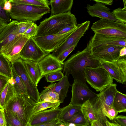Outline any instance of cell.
<instances>
[{
  "label": "cell",
  "mask_w": 126,
  "mask_h": 126,
  "mask_svg": "<svg viewBox=\"0 0 126 126\" xmlns=\"http://www.w3.org/2000/svg\"><path fill=\"white\" fill-rule=\"evenodd\" d=\"M4 0H0V18L6 21L7 23L12 21L9 14L3 8Z\"/></svg>",
  "instance_id": "obj_39"
},
{
  "label": "cell",
  "mask_w": 126,
  "mask_h": 126,
  "mask_svg": "<svg viewBox=\"0 0 126 126\" xmlns=\"http://www.w3.org/2000/svg\"><path fill=\"white\" fill-rule=\"evenodd\" d=\"M6 125V122L4 110L0 108V126H5Z\"/></svg>",
  "instance_id": "obj_46"
},
{
  "label": "cell",
  "mask_w": 126,
  "mask_h": 126,
  "mask_svg": "<svg viewBox=\"0 0 126 126\" xmlns=\"http://www.w3.org/2000/svg\"><path fill=\"white\" fill-rule=\"evenodd\" d=\"M90 22L87 21L77 24L76 28L63 43L52 52V55L57 58L65 50L75 45H77L80 39L88 30Z\"/></svg>",
  "instance_id": "obj_9"
},
{
  "label": "cell",
  "mask_w": 126,
  "mask_h": 126,
  "mask_svg": "<svg viewBox=\"0 0 126 126\" xmlns=\"http://www.w3.org/2000/svg\"><path fill=\"white\" fill-rule=\"evenodd\" d=\"M71 86L72 95L69 104L70 105L81 106L87 101L89 100L93 102L98 97V94L93 92L86 84L74 80Z\"/></svg>",
  "instance_id": "obj_7"
},
{
  "label": "cell",
  "mask_w": 126,
  "mask_h": 126,
  "mask_svg": "<svg viewBox=\"0 0 126 126\" xmlns=\"http://www.w3.org/2000/svg\"><path fill=\"white\" fill-rule=\"evenodd\" d=\"M61 103V102L59 100L56 102H49L41 101L37 103L36 105L33 109L32 115L40 111L47 109L58 108L59 107V106Z\"/></svg>",
  "instance_id": "obj_31"
},
{
  "label": "cell",
  "mask_w": 126,
  "mask_h": 126,
  "mask_svg": "<svg viewBox=\"0 0 126 126\" xmlns=\"http://www.w3.org/2000/svg\"><path fill=\"white\" fill-rule=\"evenodd\" d=\"M34 23L32 21L27 20L18 21L17 26L20 34H23L29 27Z\"/></svg>",
  "instance_id": "obj_38"
},
{
  "label": "cell",
  "mask_w": 126,
  "mask_h": 126,
  "mask_svg": "<svg viewBox=\"0 0 126 126\" xmlns=\"http://www.w3.org/2000/svg\"><path fill=\"white\" fill-rule=\"evenodd\" d=\"M90 126H104V125L101 120L97 119L90 124Z\"/></svg>",
  "instance_id": "obj_49"
},
{
  "label": "cell",
  "mask_w": 126,
  "mask_h": 126,
  "mask_svg": "<svg viewBox=\"0 0 126 126\" xmlns=\"http://www.w3.org/2000/svg\"><path fill=\"white\" fill-rule=\"evenodd\" d=\"M42 75H44L58 70H63V63H61L51 54H47L38 62Z\"/></svg>",
  "instance_id": "obj_20"
},
{
  "label": "cell",
  "mask_w": 126,
  "mask_h": 126,
  "mask_svg": "<svg viewBox=\"0 0 126 126\" xmlns=\"http://www.w3.org/2000/svg\"><path fill=\"white\" fill-rule=\"evenodd\" d=\"M59 118L51 121L44 123L34 126H59L62 123ZM26 126H29L27 124Z\"/></svg>",
  "instance_id": "obj_43"
},
{
  "label": "cell",
  "mask_w": 126,
  "mask_h": 126,
  "mask_svg": "<svg viewBox=\"0 0 126 126\" xmlns=\"http://www.w3.org/2000/svg\"><path fill=\"white\" fill-rule=\"evenodd\" d=\"M111 126H118L114 123H111Z\"/></svg>",
  "instance_id": "obj_54"
},
{
  "label": "cell",
  "mask_w": 126,
  "mask_h": 126,
  "mask_svg": "<svg viewBox=\"0 0 126 126\" xmlns=\"http://www.w3.org/2000/svg\"><path fill=\"white\" fill-rule=\"evenodd\" d=\"M11 74V63L0 53V74L10 78Z\"/></svg>",
  "instance_id": "obj_30"
},
{
  "label": "cell",
  "mask_w": 126,
  "mask_h": 126,
  "mask_svg": "<svg viewBox=\"0 0 126 126\" xmlns=\"http://www.w3.org/2000/svg\"><path fill=\"white\" fill-rule=\"evenodd\" d=\"M64 122L72 123L82 126H89L90 124L88 121L85 119L81 111L76 113L69 120Z\"/></svg>",
  "instance_id": "obj_34"
},
{
  "label": "cell",
  "mask_w": 126,
  "mask_h": 126,
  "mask_svg": "<svg viewBox=\"0 0 126 126\" xmlns=\"http://www.w3.org/2000/svg\"><path fill=\"white\" fill-rule=\"evenodd\" d=\"M11 3L12 8L9 14L11 19L18 21L27 20L36 22L50 11L49 7Z\"/></svg>",
  "instance_id": "obj_4"
},
{
  "label": "cell",
  "mask_w": 126,
  "mask_h": 126,
  "mask_svg": "<svg viewBox=\"0 0 126 126\" xmlns=\"http://www.w3.org/2000/svg\"><path fill=\"white\" fill-rule=\"evenodd\" d=\"M81 106H74L69 104L61 108L59 118L62 121H66L70 119L76 113L81 111Z\"/></svg>",
  "instance_id": "obj_27"
},
{
  "label": "cell",
  "mask_w": 126,
  "mask_h": 126,
  "mask_svg": "<svg viewBox=\"0 0 126 126\" xmlns=\"http://www.w3.org/2000/svg\"><path fill=\"white\" fill-rule=\"evenodd\" d=\"M96 2L93 5L89 4L87 5V11L90 16L98 17L101 19L120 22L115 18L109 8L101 3Z\"/></svg>",
  "instance_id": "obj_19"
},
{
  "label": "cell",
  "mask_w": 126,
  "mask_h": 126,
  "mask_svg": "<svg viewBox=\"0 0 126 126\" xmlns=\"http://www.w3.org/2000/svg\"><path fill=\"white\" fill-rule=\"evenodd\" d=\"M41 101L49 102H56L59 101L58 94L51 91L46 92L42 94H40Z\"/></svg>",
  "instance_id": "obj_36"
},
{
  "label": "cell",
  "mask_w": 126,
  "mask_h": 126,
  "mask_svg": "<svg viewBox=\"0 0 126 126\" xmlns=\"http://www.w3.org/2000/svg\"><path fill=\"white\" fill-rule=\"evenodd\" d=\"M36 103L27 94H20L12 98L5 109L10 111L22 123L27 125Z\"/></svg>",
  "instance_id": "obj_3"
},
{
  "label": "cell",
  "mask_w": 126,
  "mask_h": 126,
  "mask_svg": "<svg viewBox=\"0 0 126 126\" xmlns=\"http://www.w3.org/2000/svg\"><path fill=\"white\" fill-rule=\"evenodd\" d=\"M10 78L0 74V93L8 83Z\"/></svg>",
  "instance_id": "obj_44"
},
{
  "label": "cell",
  "mask_w": 126,
  "mask_h": 126,
  "mask_svg": "<svg viewBox=\"0 0 126 126\" xmlns=\"http://www.w3.org/2000/svg\"><path fill=\"white\" fill-rule=\"evenodd\" d=\"M51 7L50 16L71 12L73 3V0H50Z\"/></svg>",
  "instance_id": "obj_21"
},
{
  "label": "cell",
  "mask_w": 126,
  "mask_h": 126,
  "mask_svg": "<svg viewBox=\"0 0 126 126\" xmlns=\"http://www.w3.org/2000/svg\"><path fill=\"white\" fill-rule=\"evenodd\" d=\"M3 9L9 13L11 11L12 8V4L10 0H4Z\"/></svg>",
  "instance_id": "obj_45"
},
{
  "label": "cell",
  "mask_w": 126,
  "mask_h": 126,
  "mask_svg": "<svg viewBox=\"0 0 126 126\" xmlns=\"http://www.w3.org/2000/svg\"><path fill=\"white\" fill-rule=\"evenodd\" d=\"M113 107L118 113L126 111V95L117 91L115 96Z\"/></svg>",
  "instance_id": "obj_29"
},
{
  "label": "cell",
  "mask_w": 126,
  "mask_h": 126,
  "mask_svg": "<svg viewBox=\"0 0 126 126\" xmlns=\"http://www.w3.org/2000/svg\"><path fill=\"white\" fill-rule=\"evenodd\" d=\"M47 54L31 37L24 46L20 55V58L23 60H30L38 63Z\"/></svg>",
  "instance_id": "obj_13"
},
{
  "label": "cell",
  "mask_w": 126,
  "mask_h": 126,
  "mask_svg": "<svg viewBox=\"0 0 126 126\" xmlns=\"http://www.w3.org/2000/svg\"><path fill=\"white\" fill-rule=\"evenodd\" d=\"M5 116L7 126H26L14 114L9 110H4Z\"/></svg>",
  "instance_id": "obj_33"
},
{
  "label": "cell",
  "mask_w": 126,
  "mask_h": 126,
  "mask_svg": "<svg viewBox=\"0 0 126 126\" xmlns=\"http://www.w3.org/2000/svg\"><path fill=\"white\" fill-rule=\"evenodd\" d=\"M92 38L91 48L104 45L126 47V38L110 37L96 33H94Z\"/></svg>",
  "instance_id": "obj_17"
},
{
  "label": "cell",
  "mask_w": 126,
  "mask_h": 126,
  "mask_svg": "<svg viewBox=\"0 0 126 126\" xmlns=\"http://www.w3.org/2000/svg\"><path fill=\"white\" fill-rule=\"evenodd\" d=\"M11 64L22 81L25 86L27 94L35 102L37 103L41 101L40 93L37 87L28 73L23 60L20 58Z\"/></svg>",
  "instance_id": "obj_8"
},
{
  "label": "cell",
  "mask_w": 126,
  "mask_h": 126,
  "mask_svg": "<svg viewBox=\"0 0 126 126\" xmlns=\"http://www.w3.org/2000/svg\"><path fill=\"white\" fill-rule=\"evenodd\" d=\"M126 48L123 47L120 50V51L119 55L121 57L126 56Z\"/></svg>",
  "instance_id": "obj_51"
},
{
  "label": "cell",
  "mask_w": 126,
  "mask_h": 126,
  "mask_svg": "<svg viewBox=\"0 0 126 126\" xmlns=\"http://www.w3.org/2000/svg\"><path fill=\"white\" fill-rule=\"evenodd\" d=\"M10 79L16 95L20 94H27L24 85L12 64L11 77Z\"/></svg>",
  "instance_id": "obj_26"
},
{
  "label": "cell",
  "mask_w": 126,
  "mask_h": 126,
  "mask_svg": "<svg viewBox=\"0 0 126 126\" xmlns=\"http://www.w3.org/2000/svg\"><path fill=\"white\" fill-rule=\"evenodd\" d=\"M77 25V18L71 12L53 15L40 23L35 36L57 34L67 26Z\"/></svg>",
  "instance_id": "obj_2"
},
{
  "label": "cell",
  "mask_w": 126,
  "mask_h": 126,
  "mask_svg": "<svg viewBox=\"0 0 126 126\" xmlns=\"http://www.w3.org/2000/svg\"><path fill=\"white\" fill-rule=\"evenodd\" d=\"M123 3L124 4V7H126V0H123Z\"/></svg>",
  "instance_id": "obj_53"
},
{
  "label": "cell",
  "mask_w": 126,
  "mask_h": 126,
  "mask_svg": "<svg viewBox=\"0 0 126 126\" xmlns=\"http://www.w3.org/2000/svg\"><path fill=\"white\" fill-rule=\"evenodd\" d=\"M7 24L5 20L0 18V33Z\"/></svg>",
  "instance_id": "obj_50"
},
{
  "label": "cell",
  "mask_w": 126,
  "mask_h": 126,
  "mask_svg": "<svg viewBox=\"0 0 126 126\" xmlns=\"http://www.w3.org/2000/svg\"><path fill=\"white\" fill-rule=\"evenodd\" d=\"M11 2L49 8V1L47 0H10Z\"/></svg>",
  "instance_id": "obj_32"
},
{
  "label": "cell",
  "mask_w": 126,
  "mask_h": 126,
  "mask_svg": "<svg viewBox=\"0 0 126 126\" xmlns=\"http://www.w3.org/2000/svg\"><path fill=\"white\" fill-rule=\"evenodd\" d=\"M114 124L118 126H126V116L117 115L113 120Z\"/></svg>",
  "instance_id": "obj_42"
},
{
  "label": "cell",
  "mask_w": 126,
  "mask_h": 126,
  "mask_svg": "<svg viewBox=\"0 0 126 126\" xmlns=\"http://www.w3.org/2000/svg\"><path fill=\"white\" fill-rule=\"evenodd\" d=\"M111 12L116 20L120 23L126 24V7L118 8Z\"/></svg>",
  "instance_id": "obj_37"
},
{
  "label": "cell",
  "mask_w": 126,
  "mask_h": 126,
  "mask_svg": "<svg viewBox=\"0 0 126 126\" xmlns=\"http://www.w3.org/2000/svg\"><path fill=\"white\" fill-rule=\"evenodd\" d=\"M29 38L20 35L0 50V53L12 63L20 58V53Z\"/></svg>",
  "instance_id": "obj_12"
},
{
  "label": "cell",
  "mask_w": 126,
  "mask_h": 126,
  "mask_svg": "<svg viewBox=\"0 0 126 126\" xmlns=\"http://www.w3.org/2000/svg\"><path fill=\"white\" fill-rule=\"evenodd\" d=\"M71 86L68 79V76L64 77L59 82L52 83L47 87H44L40 94H42L48 91H51L57 93L59 95V100L63 103L65 98L67 96V93L69 87Z\"/></svg>",
  "instance_id": "obj_18"
},
{
  "label": "cell",
  "mask_w": 126,
  "mask_h": 126,
  "mask_svg": "<svg viewBox=\"0 0 126 126\" xmlns=\"http://www.w3.org/2000/svg\"><path fill=\"white\" fill-rule=\"evenodd\" d=\"M117 85L112 84L98 94L97 99L108 106L113 107L114 98L117 91Z\"/></svg>",
  "instance_id": "obj_23"
},
{
  "label": "cell",
  "mask_w": 126,
  "mask_h": 126,
  "mask_svg": "<svg viewBox=\"0 0 126 126\" xmlns=\"http://www.w3.org/2000/svg\"><path fill=\"white\" fill-rule=\"evenodd\" d=\"M18 21L12 20L8 23L0 33V50L20 34L17 26Z\"/></svg>",
  "instance_id": "obj_16"
},
{
  "label": "cell",
  "mask_w": 126,
  "mask_h": 126,
  "mask_svg": "<svg viewBox=\"0 0 126 126\" xmlns=\"http://www.w3.org/2000/svg\"><path fill=\"white\" fill-rule=\"evenodd\" d=\"M77 45H75L64 51L57 58L61 63H63L69 54L74 49Z\"/></svg>",
  "instance_id": "obj_41"
},
{
  "label": "cell",
  "mask_w": 126,
  "mask_h": 126,
  "mask_svg": "<svg viewBox=\"0 0 126 126\" xmlns=\"http://www.w3.org/2000/svg\"><path fill=\"white\" fill-rule=\"evenodd\" d=\"M16 95L10 79L0 93V108L4 110L9 101Z\"/></svg>",
  "instance_id": "obj_25"
},
{
  "label": "cell",
  "mask_w": 126,
  "mask_h": 126,
  "mask_svg": "<svg viewBox=\"0 0 126 126\" xmlns=\"http://www.w3.org/2000/svg\"><path fill=\"white\" fill-rule=\"evenodd\" d=\"M81 111L85 119L90 124L97 120L93 104L89 100L87 101L81 105Z\"/></svg>",
  "instance_id": "obj_28"
},
{
  "label": "cell",
  "mask_w": 126,
  "mask_h": 126,
  "mask_svg": "<svg viewBox=\"0 0 126 126\" xmlns=\"http://www.w3.org/2000/svg\"><path fill=\"white\" fill-rule=\"evenodd\" d=\"M77 25H73L67 26L63 29L57 34H61L67 33L75 29L77 27Z\"/></svg>",
  "instance_id": "obj_47"
},
{
  "label": "cell",
  "mask_w": 126,
  "mask_h": 126,
  "mask_svg": "<svg viewBox=\"0 0 126 126\" xmlns=\"http://www.w3.org/2000/svg\"><path fill=\"white\" fill-rule=\"evenodd\" d=\"M23 61L28 73L37 87L38 84L44 76L42 74L38 63L30 60H23Z\"/></svg>",
  "instance_id": "obj_22"
},
{
  "label": "cell",
  "mask_w": 126,
  "mask_h": 126,
  "mask_svg": "<svg viewBox=\"0 0 126 126\" xmlns=\"http://www.w3.org/2000/svg\"><path fill=\"white\" fill-rule=\"evenodd\" d=\"M93 0L95 2H100L105 5H111L112 4L113 1V0Z\"/></svg>",
  "instance_id": "obj_48"
},
{
  "label": "cell",
  "mask_w": 126,
  "mask_h": 126,
  "mask_svg": "<svg viewBox=\"0 0 126 126\" xmlns=\"http://www.w3.org/2000/svg\"><path fill=\"white\" fill-rule=\"evenodd\" d=\"M5 126H6V125Z\"/></svg>",
  "instance_id": "obj_55"
},
{
  "label": "cell",
  "mask_w": 126,
  "mask_h": 126,
  "mask_svg": "<svg viewBox=\"0 0 126 126\" xmlns=\"http://www.w3.org/2000/svg\"><path fill=\"white\" fill-rule=\"evenodd\" d=\"M61 108H51L40 111L32 115L27 124L34 126L48 122L59 118Z\"/></svg>",
  "instance_id": "obj_15"
},
{
  "label": "cell",
  "mask_w": 126,
  "mask_h": 126,
  "mask_svg": "<svg viewBox=\"0 0 126 126\" xmlns=\"http://www.w3.org/2000/svg\"><path fill=\"white\" fill-rule=\"evenodd\" d=\"M91 29L94 33L126 38V24L120 22L101 19L93 24Z\"/></svg>",
  "instance_id": "obj_6"
},
{
  "label": "cell",
  "mask_w": 126,
  "mask_h": 126,
  "mask_svg": "<svg viewBox=\"0 0 126 126\" xmlns=\"http://www.w3.org/2000/svg\"><path fill=\"white\" fill-rule=\"evenodd\" d=\"M92 38L86 47L78 51L63 63V71L68 76L71 74L74 80L86 84L85 69L87 67L96 68L101 66L100 61L94 57L91 53Z\"/></svg>",
  "instance_id": "obj_1"
},
{
  "label": "cell",
  "mask_w": 126,
  "mask_h": 126,
  "mask_svg": "<svg viewBox=\"0 0 126 126\" xmlns=\"http://www.w3.org/2000/svg\"><path fill=\"white\" fill-rule=\"evenodd\" d=\"M106 126H111V123L108 120H107L106 122Z\"/></svg>",
  "instance_id": "obj_52"
},
{
  "label": "cell",
  "mask_w": 126,
  "mask_h": 126,
  "mask_svg": "<svg viewBox=\"0 0 126 126\" xmlns=\"http://www.w3.org/2000/svg\"><path fill=\"white\" fill-rule=\"evenodd\" d=\"M96 110L104 118L107 117L111 121L113 120L118 113L113 107L107 105L97 99L92 102Z\"/></svg>",
  "instance_id": "obj_24"
},
{
  "label": "cell",
  "mask_w": 126,
  "mask_h": 126,
  "mask_svg": "<svg viewBox=\"0 0 126 126\" xmlns=\"http://www.w3.org/2000/svg\"><path fill=\"white\" fill-rule=\"evenodd\" d=\"M100 61L101 66L113 79L122 84H126V56L110 62Z\"/></svg>",
  "instance_id": "obj_10"
},
{
  "label": "cell",
  "mask_w": 126,
  "mask_h": 126,
  "mask_svg": "<svg viewBox=\"0 0 126 126\" xmlns=\"http://www.w3.org/2000/svg\"><path fill=\"white\" fill-rule=\"evenodd\" d=\"M47 82L51 83L56 81H60L64 76L61 70L53 71L44 76Z\"/></svg>",
  "instance_id": "obj_35"
},
{
  "label": "cell",
  "mask_w": 126,
  "mask_h": 126,
  "mask_svg": "<svg viewBox=\"0 0 126 126\" xmlns=\"http://www.w3.org/2000/svg\"><path fill=\"white\" fill-rule=\"evenodd\" d=\"M86 81L97 92H101L113 83V79L109 73L101 66L85 69Z\"/></svg>",
  "instance_id": "obj_5"
},
{
  "label": "cell",
  "mask_w": 126,
  "mask_h": 126,
  "mask_svg": "<svg viewBox=\"0 0 126 126\" xmlns=\"http://www.w3.org/2000/svg\"><path fill=\"white\" fill-rule=\"evenodd\" d=\"M122 48L116 46H102L91 48V53L100 61L110 62L122 58L120 56L119 53Z\"/></svg>",
  "instance_id": "obj_14"
},
{
  "label": "cell",
  "mask_w": 126,
  "mask_h": 126,
  "mask_svg": "<svg viewBox=\"0 0 126 126\" xmlns=\"http://www.w3.org/2000/svg\"><path fill=\"white\" fill-rule=\"evenodd\" d=\"M38 26L35 23L29 27L22 35L30 38L35 36Z\"/></svg>",
  "instance_id": "obj_40"
},
{
  "label": "cell",
  "mask_w": 126,
  "mask_h": 126,
  "mask_svg": "<svg viewBox=\"0 0 126 126\" xmlns=\"http://www.w3.org/2000/svg\"><path fill=\"white\" fill-rule=\"evenodd\" d=\"M74 29L63 34L34 36L33 38L42 49L48 54L60 46Z\"/></svg>",
  "instance_id": "obj_11"
}]
</instances>
